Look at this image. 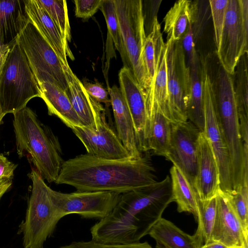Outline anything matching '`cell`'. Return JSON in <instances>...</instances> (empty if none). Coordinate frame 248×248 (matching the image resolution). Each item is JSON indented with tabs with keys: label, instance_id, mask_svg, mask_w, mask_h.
I'll use <instances>...</instances> for the list:
<instances>
[{
	"label": "cell",
	"instance_id": "6da1fadb",
	"mask_svg": "<svg viewBox=\"0 0 248 248\" xmlns=\"http://www.w3.org/2000/svg\"><path fill=\"white\" fill-rule=\"evenodd\" d=\"M172 202L169 175L152 186L121 194L110 214L91 228L92 240L104 244L139 242Z\"/></svg>",
	"mask_w": 248,
	"mask_h": 248
},
{
	"label": "cell",
	"instance_id": "7a4b0ae2",
	"mask_svg": "<svg viewBox=\"0 0 248 248\" xmlns=\"http://www.w3.org/2000/svg\"><path fill=\"white\" fill-rule=\"evenodd\" d=\"M157 181L150 158L108 159L80 155L64 161L57 184L79 191H109L123 194L146 187Z\"/></svg>",
	"mask_w": 248,
	"mask_h": 248
},
{
	"label": "cell",
	"instance_id": "3957f363",
	"mask_svg": "<svg viewBox=\"0 0 248 248\" xmlns=\"http://www.w3.org/2000/svg\"><path fill=\"white\" fill-rule=\"evenodd\" d=\"M13 114L19 156H27L44 180L55 183L64 162L58 138L30 108Z\"/></svg>",
	"mask_w": 248,
	"mask_h": 248
},
{
	"label": "cell",
	"instance_id": "277c9868",
	"mask_svg": "<svg viewBox=\"0 0 248 248\" xmlns=\"http://www.w3.org/2000/svg\"><path fill=\"white\" fill-rule=\"evenodd\" d=\"M216 86L219 124L228 149L232 190L248 184V146L244 145L232 76L219 67Z\"/></svg>",
	"mask_w": 248,
	"mask_h": 248
},
{
	"label": "cell",
	"instance_id": "5b68a950",
	"mask_svg": "<svg viewBox=\"0 0 248 248\" xmlns=\"http://www.w3.org/2000/svg\"><path fill=\"white\" fill-rule=\"evenodd\" d=\"M40 97L37 82L16 41L0 65V116L15 113Z\"/></svg>",
	"mask_w": 248,
	"mask_h": 248
},
{
	"label": "cell",
	"instance_id": "8992f818",
	"mask_svg": "<svg viewBox=\"0 0 248 248\" xmlns=\"http://www.w3.org/2000/svg\"><path fill=\"white\" fill-rule=\"evenodd\" d=\"M32 181L31 195L24 220L18 233L23 235L25 248H43L59 221L65 216L52 198L50 189L37 170L32 168L29 174Z\"/></svg>",
	"mask_w": 248,
	"mask_h": 248
},
{
	"label": "cell",
	"instance_id": "52a82bcc",
	"mask_svg": "<svg viewBox=\"0 0 248 248\" xmlns=\"http://www.w3.org/2000/svg\"><path fill=\"white\" fill-rule=\"evenodd\" d=\"M125 53L126 66L143 90L145 96L151 84L143 59L146 34L141 0H113Z\"/></svg>",
	"mask_w": 248,
	"mask_h": 248
},
{
	"label": "cell",
	"instance_id": "ba28073f",
	"mask_svg": "<svg viewBox=\"0 0 248 248\" xmlns=\"http://www.w3.org/2000/svg\"><path fill=\"white\" fill-rule=\"evenodd\" d=\"M16 42L27 60L38 84L55 83L66 92L67 84L63 64L55 50L29 20Z\"/></svg>",
	"mask_w": 248,
	"mask_h": 248
},
{
	"label": "cell",
	"instance_id": "9c48e42d",
	"mask_svg": "<svg viewBox=\"0 0 248 248\" xmlns=\"http://www.w3.org/2000/svg\"><path fill=\"white\" fill-rule=\"evenodd\" d=\"M216 50L221 67L233 75L240 59L248 53V0H228L225 24Z\"/></svg>",
	"mask_w": 248,
	"mask_h": 248
},
{
	"label": "cell",
	"instance_id": "30bf717a",
	"mask_svg": "<svg viewBox=\"0 0 248 248\" xmlns=\"http://www.w3.org/2000/svg\"><path fill=\"white\" fill-rule=\"evenodd\" d=\"M204 108V133L216 159L220 175V189L227 193L232 190L231 169L228 149L219 124L217 108L216 86L202 64Z\"/></svg>",
	"mask_w": 248,
	"mask_h": 248
},
{
	"label": "cell",
	"instance_id": "8fae6325",
	"mask_svg": "<svg viewBox=\"0 0 248 248\" xmlns=\"http://www.w3.org/2000/svg\"><path fill=\"white\" fill-rule=\"evenodd\" d=\"M166 66L170 121L188 120L187 109L191 90L190 69L181 41H167Z\"/></svg>",
	"mask_w": 248,
	"mask_h": 248
},
{
	"label": "cell",
	"instance_id": "7c38bea8",
	"mask_svg": "<svg viewBox=\"0 0 248 248\" xmlns=\"http://www.w3.org/2000/svg\"><path fill=\"white\" fill-rule=\"evenodd\" d=\"M91 101L96 130L93 131L83 126H76L71 129L85 146L87 154L108 159L135 158L131 156L117 134L107 123L105 109L100 103L91 97Z\"/></svg>",
	"mask_w": 248,
	"mask_h": 248
},
{
	"label": "cell",
	"instance_id": "4fadbf2b",
	"mask_svg": "<svg viewBox=\"0 0 248 248\" xmlns=\"http://www.w3.org/2000/svg\"><path fill=\"white\" fill-rule=\"evenodd\" d=\"M57 208L65 216L77 214L82 218L101 219L117 204L121 194L109 191H79L64 193L50 189Z\"/></svg>",
	"mask_w": 248,
	"mask_h": 248
},
{
	"label": "cell",
	"instance_id": "5bb4252c",
	"mask_svg": "<svg viewBox=\"0 0 248 248\" xmlns=\"http://www.w3.org/2000/svg\"><path fill=\"white\" fill-rule=\"evenodd\" d=\"M201 132L190 121L172 123L170 146L165 156L182 171L195 189Z\"/></svg>",
	"mask_w": 248,
	"mask_h": 248
},
{
	"label": "cell",
	"instance_id": "9a60e30c",
	"mask_svg": "<svg viewBox=\"0 0 248 248\" xmlns=\"http://www.w3.org/2000/svg\"><path fill=\"white\" fill-rule=\"evenodd\" d=\"M120 89L130 111L139 151H148V121L144 93L131 69L124 66L119 73Z\"/></svg>",
	"mask_w": 248,
	"mask_h": 248
},
{
	"label": "cell",
	"instance_id": "2e32d148",
	"mask_svg": "<svg viewBox=\"0 0 248 248\" xmlns=\"http://www.w3.org/2000/svg\"><path fill=\"white\" fill-rule=\"evenodd\" d=\"M216 198V214L211 242H220L229 248L248 247V235L226 196L220 189Z\"/></svg>",
	"mask_w": 248,
	"mask_h": 248
},
{
	"label": "cell",
	"instance_id": "e0dca14e",
	"mask_svg": "<svg viewBox=\"0 0 248 248\" xmlns=\"http://www.w3.org/2000/svg\"><path fill=\"white\" fill-rule=\"evenodd\" d=\"M220 189V175L216 159L204 133L201 132L195 190L199 199L206 201L216 197Z\"/></svg>",
	"mask_w": 248,
	"mask_h": 248
},
{
	"label": "cell",
	"instance_id": "ac0fdd59",
	"mask_svg": "<svg viewBox=\"0 0 248 248\" xmlns=\"http://www.w3.org/2000/svg\"><path fill=\"white\" fill-rule=\"evenodd\" d=\"M29 20L25 0H0V65Z\"/></svg>",
	"mask_w": 248,
	"mask_h": 248
},
{
	"label": "cell",
	"instance_id": "d6986e66",
	"mask_svg": "<svg viewBox=\"0 0 248 248\" xmlns=\"http://www.w3.org/2000/svg\"><path fill=\"white\" fill-rule=\"evenodd\" d=\"M25 4L30 21L53 48L62 62L68 64L67 56L74 60L68 43L63 40L52 19L38 0H25Z\"/></svg>",
	"mask_w": 248,
	"mask_h": 248
},
{
	"label": "cell",
	"instance_id": "ffe728a7",
	"mask_svg": "<svg viewBox=\"0 0 248 248\" xmlns=\"http://www.w3.org/2000/svg\"><path fill=\"white\" fill-rule=\"evenodd\" d=\"M117 134L133 158L142 155L139 151L133 120L120 88L114 85L108 87Z\"/></svg>",
	"mask_w": 248,
	"mask_h": 248
},
{
	"label": "cell",
	"instance_id": "44dd1931",
	"mask_svg": "<svg viewBox=\"0 0 248 248\" xmlns=\"http://www.w3.org/2000/svg\"><path fill=\"white\" fill-rule=\"evenodd\" d=\"M40 98L45 102L50 115H55L71 129L81 126L65 91L58 85L43 82L38 84Z\"/></svg>",
	"mask_w": 248,
	"mask_h": 248
},
{
	"label": "cell",
	"instance_id": "7402d4cb",
	"mask_svg": "<svg viewBox=\"0 0 248 248\" xmlns=\"http://www.w3.org/2000/svg\"><path fill=\"white\" fill-rule=\"evenodd\" d=\"M62 67L67 81L66 93L79 119L81 126L93 131H96L94 113L90 96L69 64H62Z\"/></svg>",
	"mask_w": 248,
	"mask_h": 248
},
{
	"label": "cell",
	"instance_id": "603a6c76",
	"mask_svg": "<svg viewBox=\"0 0 248 248\" xmlns=\"http://www.w3.org/2000/svg\"><path fill=\"white\" fill-rule=\"evenodd\" d=\"M199 0H179L176 1L163 18L164 31L167 41H181L192 22Z\"/></svg>",
	"mask_w": 248,
	"mask_h": 248
},
{
	"label": "cell",
	"instance_id": "cb8c5ba5",
	"mask_svg": "<svg viewBox=\"0 0 248 248\" xmlns=\"http://www.w3.org/2000/svg\"><path fill=\"white\" fill-rule=\"evenodd\" d=\"M166 53V44L163 41L158 51L154 80L149 93L145 97V103L147 110L153 108L158 110L170 121Z\"/></svg>",
	"mask_w": 248,
	"mask_h": 248
},
{
	"label": "cell",
	"instance_id": "d4e9b609",
	"mask_svg": "<svg viewBox=\"0 0 248 248\" xmlns=\"http://www.w3.org/2000/svg\"><path fill=\"white\" fill-rule=\"evenodd\" d=\"M148 234L155 240V248H200L193 235L162 217L152 226Z\"/></svg>",
	"mask_w": 248,
	"mask_h": 248
},
{
	"label": "cell",
	"instance_id": "484cf974",
	"mask_svg": "<svg viewBox=\"0 0 248 248\" xmlns=\"http://www.w3.org/2000/svg\"><path fill=\"white\" fill-rule=\"evenodd\" d=\"M189 67L190 72L191 90L187 109L188 120L201 132L204 128V108L202 68L197 53Z\"/></svg>",
	"mask_w": 248,
	"mask_h": 248
},
{
	"label": "cell",
	"instance_id": "4316f807",
	"mask_svg": "<svg viewBox=\"0 0 248 248\" xmlns=\"http://www.w3.org/2000/svg\"><path fill=\"white\" fill-rule=\"evenodd\" d=\"M148 121V151L157 155H167L170 146L171 123L160 111H147Z\"/></svg>",
	"mask_w": 248,
	"mask_h": 248
},
{
	"label": "cell",
	"instance_id": "83f0119b",
	"mask_svg": "<svg viewBox=\"0 0 248 248\" xmlns=\"http://www.w3.org/2000/svg\"><path fill=\"white\" fill-rule=\"evenodd\" d=\"M170 174L172 195L173 202L177 204V211L191 213L196 219L200 199L195 188L176 166L171 167Z\"/></svg>",
	"mask_w": 248,
	"mask_h": 248
},
{
	"label": "cell",
	"instance_id": "f1b7e54d",
	"mask_svg": "<svg viewBox=\"0 0 248 248\" xmlns=\"http://www.w3.org/2000/svg\"><path fill=\"white\" fill-rule=\"evenodd\" d=\"M240 124L248 123V53L240 59L232 75Z\"/></svg>",
	"mask_w": 248,
	"mask_h": 248
},
{
	"label": "cell",
	"instance_id": "f546056e",
	"mask_svg": "<svg viewBox=\"0 0 248 248\" xmlns=\"http://www.w3.org/2000/svg\"><path fill=\"white\" fill-rule=\"evenodd\" d=\"M216 208V196L208 200L199 201L195 219L198 223V227L193 235L200 248L211 242Z\"/></svg>",
	"mask_w": 248,
	"mask_h": 248
},
{
	"label": "cell",
	"instance_id": "4dcf8cb0",
	"mask_svg": "<svg viewBox=\"0 0 248 248\" xmlns=\"http://www.w3.org/2000/svg\"><path fill=\"white\" fill-rule=\"evenodd\" d=\"M163 41L161 26L156 17L151 32L146 35L143 51V59L150 82V89L155 75L158 51Z\"/></svg>",
	"mask_w": 248,
	"mask_h": 248
},
{
	"label": "cell",
	"instance_id": "1f68e13d",
	"mask_svg": "<svg viewBox=\"0 0 248 248\" xmlns=\"http://www.w3.org/2000/svg\"><path fill=\"white\" fill-rule=\"evenodd\" d=\"M47 12L63 40L68 43L71 39V29L66 1L65 0H38Z\"/></svg>",
	"mask_w": 248,
	"mask_h": 248
},
{
	"label": "cell",
	"instance_id": "d6a6232c",
	"mask_svg": "<svg viewBox=\"0 0 248 248\" xmlns=\"http://www.w3.org/2000/svg\"><path fill=\"white\" fill-rule=\"evenodd\" d=\"M99 9L105 18L108 33L114 44L115 48L119 51L124 62L126 61L125 53L113 0H103Z\"/></svg>",
	"mask_w": 248,
	"mask_h": 248
},
{
	"label": "cell",
	"instance_id": "836d02e7",
	"mask_svg": "<svg viewBox=\"0 0 248 248\" xmlns=\"http://www.w3.org/2000/svg\"><path fill=\"white\" fill-rule=\"evenodd\" d=\"M224 193L239 218L245 233L248 235V184Z\"/></svg>",
	"mask_w": 248,
	"mask_h": 248
},
{
	"label": "cell",
	"instance_id": "e575fe53",
	"mask_svg": "<svg viewBox=\"0 0 248 248\" xmlns=\"http://www.w3.org/2000/svg\"><path fill=\"white\" fill-rule=\"evenodd\" d=\"M213 22L214 41L216 50L218 49L225 24L228 0H208Z\"/></svg>",
	"mask_w": 248,
	"mask_h": 248
},
{
	"label": "cell",
	"instance_id": "d590c367",
	"mask_svg": "<svg viewBox=\"0 0 248 248\" xmlns=\"http://www.w3.org/2000/svg\"><path fill=\"white\" fill-rule=\"evenodd\" d=\"M59 248H153L147 242H136L130 244H104L93 240L89 241H73Z\"/></svg>",
	"mask_w": 248,
	"mask_h": 248
},
{
	"label": "cell",
	"instance_id": "8d00e7d4",
	"mask_svg": "<svg viewBox=\"0 0 248 248\" xmlns=\"http://www.w3.org/2000/svg\"><path fill=\"white\" fill-rule=\"evenodd\" d=\"M75 16L77 17L88 19L100 8L103 0H75Z\"/></svg>",
	"mask_w": 248,
	"mask_h": 248
},
{
	"label": "cell",
	"instance_id": "74e56055",
	"mask_svg": "<svg viewBox=\"0 0 248 248\" xmlns=\"http://www.w3.org/2000/svg\"><path fill=\"white\" fill-rule=\"evenodd\" d=\"M82 84L85 91L91 98L98 102L103 103L108 106L110 104L108 91L101 84L86 82Z\"/></svg>",
	"mask_w": 248,
	"mask_h": 248
},
{
	"label": "cell",
	"instance_id": "f35d334b",
	"mask_svg": "<svg viewBox=\"0 0 248 248\" xmlns=\"http://www.w3.org/2000/svg\"><path fill=\"white\" fill-rule=\"evenodd\" d=\"M16 166L0 153V179H12Z\"/></svg>",
	"mask_w": 248,
	"mask_h": 248
},
{
	"label": "cell",
	"instance_id": "ab89813d",
	"mask_svg": "<svg viewBox=\"0 0 248 248\" xmlns=\"http://www.w3.org/2000/svg\"><path fill=\"white\" fill-rule=\"evenodd\" d=\"M12 180L11 179H0V200L4 194L12 186Z\"/></svg>",
	"mask_w": 248,
	"mask_h": 248
},
{
	"label": "cell",
	"instance_id": "60d3db41",
	"mask_svg": "<svg viewBox=\"0 0 248 248\" xmlns=\"http://www.w3.org/2000/svg\"><path fill=\"white\" fill-rule=\"evenodd\" d=\"M200 248H229L226 245L218 242L211 241L202 246Z\"/></svg>",
	"mask_w": 248,
	"mask_h": 248
},
{
	"label": "cell",
	"instance_id": "b9f144b4",
	"mask_svg": "<svg viewBox=\"0 0 248 248\" xmlns=\"http://www.w3.org/2000/svg\"><path fill=\"white\" fill-rule=\"evenodd\" d=\"M2 119V118L0 116V122H1V121Z\"/></svg>",
	"mask_w": 248,
	"mask_h": 248
},
{
	"label": "cell",
	"instance_id": "7bdbcfd3",
	"mask_svg": "<svg viewBox=\"0 0 248 248\" xmlns=\"http://www.w3.org/2000/svg\"><path fill=\"white\" fill-rule=\"evenodd\" d=\"M248 248V247H246L245 248Z\"/></svg>",
	"mask_w": 248,
	"mask_h": 248
},
{
	"label": "cell",
	"instance_id": "ee69618b",
	"mask_svg": "<svg viewBox=\"0 0 248 248\" xmlns=\"http://www.w3.org/2000/svg\"></svg>",
	"mask_w": 248,
	"mask_h": 248
}]
</instances>
